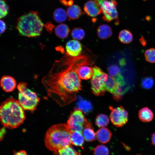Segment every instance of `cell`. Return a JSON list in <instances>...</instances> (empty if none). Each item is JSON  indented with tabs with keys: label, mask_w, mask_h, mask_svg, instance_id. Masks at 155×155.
<instances>
[{
	"label": "cell",
	"mask_w": 155,
	"mask_h": 155,
	"mask_svg": "<svg viewBox=\"0 0 155 155\" xmlns=\"http://www.w3.org/2000/svg\"><path fill=\"white\" fill-rule=\"evenodd\" d=\"M144 56L146 60L150 63H155V49L151 48L146 50Z\"/></svg>",
	"instance_id": "obj_28"
},
{
	"label": "cell",
	"mask_w": 155,
	"mask_h": 155,
	"mask_svg": "<svg viewBox=\"0 0 155 155\" xmlns=\"http://www.w3.org/2000/svg\"><path fill=\"white\" fill-rule=\"evenodd\" d=\"M71 130L67 124L60 123L51 126L46 131L44 139L46 147L58 154L60 150L71 146Z\"/></svg>",
	"instance_id": "obj_2"
},
{
	"label": "cell",
	"mask_w": 155,
	"mask_h": 155,
	"mask_svg": "<svg viewBox=\"0 0 155 155\" xmlns=\"http://www.w3.org/2000/svg\"><path fill=\"white\" fill-rule=\"evenodd\" d=\"M9 7L5 0H0V18H1L5 16L7 14Z\"/></svg>",
	"instance_id": "obj_31"
},
{
	"label": "cell",
	"mask_w": 155,
	"mask_h": 155,
	"mask_svg": "<svg viewBox=\"0 0 155 155\" xmlns=\"http://www.w3.org/2000/svg\"><path fill=\"white\" fill-rule=\"evenodd\" d=\"M67 124L71 131L81 132L85 127H92L91 123L85 117L82 111L79 108H75L71 112Z\"/></svg>",
	"instance_id": "obj_7"
},
{
	"label": "cell",
	"mask_w": 155,
	"mask_h": 155,
	"mask_svg": "<svg viewBox=\"0 0 155 155\" xmlns=\"http://www.w3.org/2000/svg\"><path fill=\"white\" fill-rule=\"evenodd\" d=\"M109 122V119L108 116L104 114H99L96 119L95 124L99 127H104L106 126Z\"/></svg>",
	"instance_id": "obj_24"
},
{
	"label": "cell",
	"mask_w": 155,
	"mask_h": 155,
	"mask_svg": "<svg viewBox=\"0 0 155 155\" xmlns=\"http://www.w3.org/2000/svg\"><path fill=\"white\" fill-rule=\"evenodd\" d=\"M118 38L121 42L125 44L130 43L133 39L132 34L127 30H123L121 31L119 33Z\"/></svg>",
	"instance_id": "obj_21"
},
{
	"label": "cell",
	"mask_w": 155,
	"mask_h": 155,
	"mask_svg": "<svg viewBox=\"0 0 155 155\" xmlns=\"http://www.w3.org/2000/svg\"><path fill=\"white\" fill-rule=\"evenodd\" d=\"M59 155H80V154L77 152L71 146L65 147L59 150Z\"/></svg>",
	"instance_id": "obj_29"
},
{
	"label": "cell",
	"mask_w": 155,
	"mask_h": 155,
	"mask_svg": "<svg viewBox=\"0 0 155 155\" xmlns=\"http://www.w3.org/2000/svg\"><path fill=\"white\" fill-rule=\"evenodd\" d=\"M151 140L152 144L155 146V132L152 135Z\"/></svg>",
	"instance_id": "obj_35"
},
{
	"label": "cell",
	"mask_w": 155,
	"mask_h": 155,
	"mask_svg": "<svg viewBox=\"0 0 155 155\" xmlns=\"http://www.w3.org/2000/svg\"><path fill=\"white\" fill-rule=\"evenodd\" d=\"M83 135L86 141L91 142L96 139V133L92 127H86L84 128L82 132Z\"/></svg>",
	"instance_id": "obj_23"
},
{
	"label": "cell",
	"mask_w": 155,
	"mask_h": 155,
	"mask_svg": "<svg viewBox=\"0 0 155 155\" xmlns=\"http://www.w3.org/2000/svg\"><path fill=\"white\" fill-rule=\"evenodd\" d=\"M65 49L67 54L72 57H76L81 54L82 48L81 43L78 40H72L67 42Z\"/></svg>",
	"instance_id": "obj_10"
},
{
	"label": "cell",
	"mask_w": 155,
	"mask_h": 155,
	"mask_svg": "<svg viewBox=\"0 0 155 155\" xmlns=\"http://www.w3.org/2000/svg\"><path fill=\"white\" fill-rule=\"evenodd\" d=\"M16 85V81L12 77L4 75L1 79V86L6 92L12 91L15 88Z\"/></svg>",
	"instance_id": "obj_12"
},
{
	"label": "cell",
	"mask_w": 155,
	"mask_h": 155,
	"mask_svg": "<svg viewBox=\"0 0 155 155\" xmlns=\"http://www.w3.org/2000/svg\"><path fill=\"white\" fill-rule=\"evenodd\" d=\"M85 58L71 59L67 56L56 60L42 79L48 96L60 106L70 103L76 98V93L82 90L78 73L81 66L87 64Z\"/></svg>",
	"instance_id": "obj_1"
},
{
	"label": "cell",
	"mask_w": 155,
	"mask_h": 155,
	"mask_svg": "<svg viewBox=\"0 0 155 155\" xmlns=\"http://www.w3.org/2000/svg\"><path fill=\"white\" fill-rule=\"evenodd\" d=\"M108 71L109 75L115 77L120 73V69L116 65H111L108 68Z\"/></svg>",
	"instance_id": "obj_32"
},
{
	"label": "cell",
	"mask_w": 155,
	"mask_h": 155,
	"mask_svg": "<svg viewBox=\"0 0 155 155\" xmlns=\"http://www.w3.org/2000/svg\"><path fill=\"white\" fill-rule=\"evenodd\" d=\"M0 34L3 33L5 31L6 25L5 22L2 20H0Z\"/></svg>",
	"instance_id": "obj_33"
},
{
	"label": "cell",
	"mask_w": 155,
	"mask_h": 155,
	"mask_svg": "<svg viewBox=\"0 0 155 155\" xmlns=\"http://www.w3.org/2000/svg\"><path fill=\"white\" fill-rule=\"evenodd\" d=\"M92 69L93 74L91 81L92 92L96 96H102L106 91L105 83L108 75L96 66Z\"/></svg>",
	"instance_id": "obj_6"
},
{
	"label": "cell",
	"mask_w": 155,
	"mask_h": 155,
	"mask_svg": "<svg viewBox=\"0 0 155 155\" xmlns=\"http://www.w3.org/2000/svg\"><path fill=\"white\" fill-rule=\"evenodd\" d=\"M27 86V84L24 82H21L18 85V101L24 109L32 112L36 108L40 99L35 92Z\"/></svg>",
	"instance_id": "obj_5"
},
{
	"label": "cell",
	"mask_w": 155,
	"mask_h": 155,
	"mask_svg": "<svg viewBox=\"0 0 155 155\" xmlns=\"http://www.w3.org/2000/svg\"><path fill=\"white\" fill-rule=\"evenodd\" d=\"M67 12L69 20H73L78 19L83 13L80 7L77 5L70 6Z\"/></svg>",
	"instance_id": "obj_18"
},
{
	"label": "cell",
	"mask_w": 155,
	"mask_h": 155,
	"mask_svg": "<svg viewBox=\"0 0 155 155\" xmlns=\"http://www.w3.org/2000/svg\"><path fill=\"white\" fill-rule=\"evenodd\" d=\"M71 35L75 40H81L85 36V32L83 29L80 28H75L72 30Z\"/></svg>",
	"instance_id": "obj_25"
},
{
	"label": "cell",
	"mask_w": 155,
	"mask_h": 155,
	"mask_svg": "<svg viewBox=\"0 0 155 155\" xmlns=\"http://www.w3.org/2000/svg\"><path fill=\"white\" fill-rule=\"evenodd\" d=\"M14 155H27L26 152L24 150H21L16 153Z\"/></svg>",
	"instance_id": "obj_34"
},
{
	"label": "cell",
	"mask_w": 155,
	"mask_h": 155,
	"mask_svg": "<svg viewBox=\"0 0 155 155\" xmlns=\"http://www.w3.org/2000/svg\"><path fill=\"white\" fill-rule=\"evenodd\" d=\"M44 26L37 12L32 11L18 19L16 28L22 36L33 37L40 35Z\"/></svg>",
	"instance_id": "obj_4"
},
{
	"label": "cell",
	"mask_w": 155,
	"mask_h": 155,
	"mask_svg": "<svg viewBox=\"0 0 155 155\" xmlns=\"http://www.w3.org/2000/svg\"><path fill=\"white\" fill-rule=\"evenodd\" d=\"M138 116L141 121L148 122L152 121L154 119V114L150 109L147 107H145L139 111Z\"/></svg>",
	"instance_id": "obj_14"
},
{
	"label": "cell",
	"mask_w": 155,
	"mask_h": 155,
	"mask_svg": "<svg viewBox=\"0 0 155 155\" xmlns=\"http://www.w3.org/2000/svg\"><path fill=\"white\" fill-rule=\"evenodd\" d=\"M97 33L99 38L104 40L107 39L112 36V31L110 26L103 24L100 25L98 28Z\"/></svg>",
	"instance_id": "obj_15"
},
{
	"label": "cell",
	"mask_w": 155,
	"mask_h": 155,
	"mask_svg": "<svg viewBox=\"0 0 155 155\" xmlns=\"http://www.w3.org/2000/svg\"><path fill=\"white\" fill-rule=\"evenodd\" d=\"M1 131L2 132V133H1V134L2 133V134L1 135H1L0 138H1V139L2 137H3V136H4V134H5V128H2L1 129Z\"/></svg>",
	"instance_id": "obj_36"
},
{
	"label": "cell",
	"mask_w": 155,
	"mask_h": 155,
	"mask_svg": "<svg viewBox=\"0 0 155 155\" xmlns=\"http://www.w3.org/2000/svg\"><path fill=\"white\" fill-rule=\"evenodd\" d=\"M94 155H108L109 151L106 146L100 145L94 148Z\"/></svg>",
	"instance_id": "obj_30"
},
{
	"label": "cell",
	"mask_w": 155,
	"mask_h": 155,
	"mask_svg": "<svg viewBox=\"0 0 155 155\" xmlns=\"http://www.w3.org/2000/svg\"><path fill=\"white\" fill-rule=\"evenodd\" d=\"M85 65H82L79 67L78 73L80 79L87 80L92 78L93 70L92 68Z\"/></svg>",
	"instance_id": "obj_16"
},
{
	"label": "cell",
	"mask_w": 155,
	"mask_h": 155,
	"mask_svg": "<svg viewBox=\"0 0 155 155\" xmlns=\"http://www.w3.org/2000/svg\"><path fill=\"white\" fill-rule=\"evenodd\" d=\"M105 84L106 90L111 93L113 95H114L118 87V84L115 78L108 75V78Z\"/></svg>",
	"instance_id": "obj_20"
},
{
	"label": "cell",
	"mask_w": 155,
	"mask_h": 155,
	"mask_svg": "<svg viewBox=\"0 0 155 155\" xmlns=\"http://www.w3.org/2000/svg\"><path fill=\"white\" fill-rule=\"evenodd\" d=\"M71 143L72 144L82 147L84 143V137L82 132L71 131L70 132Z\"/></svg>",
	"instance_id": "obj_17"
},
{
	"label": "cell",
	"mask_w": 155,
	"mask_h": 155,
	"mask_svg": "<svg viewBox=\"0 0 155 155\" xmlns=\"http://www.w3.org/2000/svg\"><path fill=\"white\" fill-rule=\"evenodd\" d=\"M1 123L6 128H16L22 124L25 116L24 109L18 101L13 98L6 99L1 105Z\"/></svg>",
	"instance_id": "obj_3"
},
{
	"label": "cell",
	"mask_w": 155,
	"mask_h": 155,
	"mask_svg": "<svg viewBox=\"0 0 155 155\" xmlns=\"http://www.w3.org/2000/svg\"><path fill=\"white\" fill-rule=\"evenodd\" d=\"M84 10L85 13L91 17H95L102 13L100 6L94 0L89 1L86 2L84 6Z\"/></svg>",
	"instance_id": "obj_11"
},
{
	"label": "cell",
	"mask_w": 155,
	"mask_h": 155,
	"mask_svg": "<svg viewBox=\"0 0 155 155\" xmlns=\"http://www.w3.org/2000/svg\"><path fill=\"white\" fill-rule=\"evenodd\" d=\"M96 134L98 141L103 144L108 142L112 136V133L110 130L104 127L98 130Z\"/></svg>",
	"instance_id": "obj_13"
},
{
	"label": "cell",
	"mask_w": 155,
	"mask_h": 155,
	"mask_svg": "<svg viewBox=\"0 0 155 155\" xmlns=\"http://www.w3.org/2000/svg\"><path fill=\"white\" fill-rule=\"evenodd\" d=\"M79 109L85 113H87L92 110V105L90 102L80 99L78 103Z\"/></svg>",
	"instance_id": "obj_26"
},
{
	"label": "cell",
	"mask_w": 155,
	"mask_h": 155,
	"mask_svg": "<svg viewBox=\"0 0 155 155\" xmlns=\"http://www.w3.org/2000/svg\"><path fill=\"white\" fill-rule=\"evenodd\" d=\"M154 84V81L152 77H146L141 80V86L144 89L148 90L152 87Z\"/></svg>",
	"instance_id": "obj_27"
},
{
	"label": "cell",
	"mask_w": 155,
	"mask_h": 155,
	"mask_svg": "<svg viewBox=\"0 0 155 155\" xmlns=\"http://www.w3.org/2000/svg\"><path fill=\"white\" fill-rule=\"evenodd\" d=\"M111 110L110 118L112 123L115 127H120L125 124L128 120V114L122 106L114 108L110 106Z\"/></svg>",
	"instance_id": "obj_9"
},
{
	"label": "cell",
	"mask_w": 155,
	"mask_h": 155,
	"mask_svg": "<svg viewBox=\"0 0 155 155\" xmlns=\"http://www.w3.org/2000/svg\"><path fill=\"white\" fill-rule=\"evenodd\" d=\"M67 12L63 9L59 8L55 10L53 13V18L55 20L59 23L65 21L67 18Z\"/></svg>",
	"instance_id": "obj_22"
},
{
	"label": "cell",
	"mask_w": 155,
	"mask_h": 155,
	"mask_svg": "<svg viewBox=\"0 0 155 155\" xmlns=\"http://www.w3.org/2000/svg\"><path fill=\"white\" fill-rule=\"evenodd\" d=\"M100 6L102 13L103 14V20L109 22L113 20L117 19L118 14L116 9L117 2L115 0H94Z\"/></svg>",
	"instance_id": "obj_8"
},
{
	"label": "cell",
	"mask_w": 155,
	"mask_h": 155,
	"mask_svg": "<svg viewBox=\"0 0 155 155\" xmlns=\"http://www.w3.org/2000/svg\"><path fill=\"white\" fill-rule=\"evenodd\" d=\"M70 31L69 27L66 24H61L55 28V34L59 38L64 39L67 37Z\"/></svg>",
	"instance_id": "obj_19"
}]
</instances>
